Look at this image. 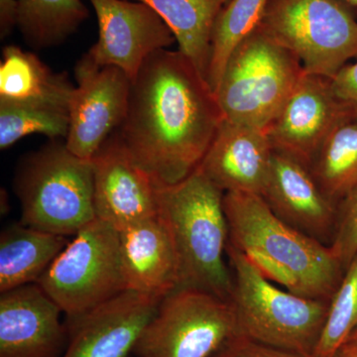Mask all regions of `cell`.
I'll return each mask as SVG.
<instances>
[{
	"label": "cell",
	"instance_id": "obj_1",
	"mask_svg": "<svg viewBox=\"0 0 357 357\" xmlns=\"http://www.w3.org/2000/svg\"><path fill=\"white\" fill-rule=\"evenodd\" d=\"M223 117L208 81L180 51L154 52L131 84L116 132L158 185H174L201 165Z\"/></svg>",
	"mask_w": 357,
	"mask_h": 357
},
{
	"label": "cell",
	"instance_id": "obj_2",
	"mask_svg": "<svg viewBox=\"0 0 357 357\" xmlns=\"http://www.w3.org/2000/svg\"><path fill=\"white\" fill-rule=\"evenodd\" d=\"M223 206L230 245L268 279L304 297L332 299L345 269L331 245L283 222L259 195L225 192Z\"/></svg>",
	"mask_w": 357,
	"mask_h": 357
},
{
	"label": "cell",
	"instance_id": "obj_3",
	"mask_svg": "<svg viewBox=\"0 0 357 357\" xmlns=\"http://www.w3.org/2000/svg\"><path fill=\"white\" fill-rule=\"evenodd\" d=\"M225 192L199 169L174 185H158L159 215L177 252V288L206 291L229 300L232 273L225 263L229 229Z\"/></svg>",
	"mask_w": 357,
	"mask_h": 357
},
{
	"label": "cell",
	"instance_id": "obj_4",
	"mask_svg": "<svg viewBox=\"0 0 357 357\" xmlns=\"http://www.w3.org/2000/svg\"><path fill=\"white\" fill-rule=\"evenodd\" d=\"M227 253L232 273L229 301L241 335L312 357L330 301L304 297L277 285L229 243Z\"/></svg>",
	"mask_w": 357,
	"mask_h": 357
},
{
	"label": "cell",
	"instance_id": "obj_5",
	"mask_svg": "<svg viewBox=\"0 0 357 357\" xmlns=\"http://www.w3.org/2000/svg\"><path fill=\"white\" fill-rule=\"evenodd\" d=\"M52 140L21 161L14 187L21 223L58 236H75L96 218L93 164L65 142Z\"/></svg>",
	"mask_w": 357,
	"mask_h": 357
},
{
	"label": "cell",
	"instance_id": "obj_6",
	"mask_svg": "<svg viewBox=\"0 0 357 357\" xmlns=\"http://www.w3.org/2000/svg\"><path fill=\"white\" fill-rule=\"evenodd\" d=\"M305 70L291 52L259 29L236 47L215 91L225 121L265 129Z\"/></svg>",
	"mask_w": 357,
	"mask_h": 357
},
{
	"label": "cell",
	"instance_id": "obj_7",
	"mask_svg": "<svg viewBox=\"0 0 357 357\" xmlns=\"http://www.w3.org/2000/svg\"><path fill=\"white\" fill-rule=\"evenodd\" d=\"M258 28L307 74L333 79L357 59V20L342 0H269Z\"/></svg>",
	"mask_w": 357,
	"mask_h": 357
},
{
	"label": "cell",
	"instance_id": "obj_8",
	"mask_svg": "<svg viewBox=\"0 0 357 357\" xmlns=\"http://www.w3.org/2000/svg\"><path fill=\"white\" fill-rule=\"evenodd\" d=\"M37 284L69 321L124 292L119 230L96 218L75 234Z\"/></svg>",
	"mask_w": 357,
	"mask_h": 357
},
{
	"label": "cell",
	"instance_id": "obj_9",
	"mask_svg": "<svg viewBox=\"0 0 357 357\" xmlns=\"http://www.w3.org/2000/svg\"><path fill=\"white\" fill-rule=\"evenodd\" d=\"M241 335L229 300L176 288L160 302L136 344L137 357H213Z\"/></svg>",
	"mask_w": 357,
	"mask_h": 357
},
{
	"label": "cell",
	"instance_id": "obj_10",
	"mask_svg": "<svg viewBox=\"0 0 357 357\" xmlns=\"http://www.w3.org/2000/svg\"><path fill=\"white\" fill-rule=\"evenodd\" d=\"M75 77L65 144L79 158L91 161L123 123L132 82L124 70L96 65L86 54L77 63Z\"/></svg>",
	"mask_w": 357,
	"mask_h": 357
},
{
	"label": "cell",
	"instance_id": "obj_11",
	"mask_svg": "<svg viewBox=\"0 0 357 357\" xmlns=\"http://www.w3.org/2000/svg\"><path fill=\"white\" fill-rule=\"evenodd\" d=\"M98 22V39L86 55L98 66H114L131 82L154 52L176 42L154 9L134 0H89Z\"/></svg>",
	"mask_w": 357,
	"mask_h": 357
},
{
	"label": "cell",
	"instance_id": "obj_12",
	"mask_svg": "<svg viewBox=\"0 0 357 357\" xmlns=\"http://www.w3.org/2000/svg\"><path fill=\"white\" fill-rule=\"evenodd\" d=\"M354 117L356 112L335 95L331 79L305 72L265 133L274 150L310 165L333 129Z\"/></svg>",
	"mask_w": 357,
	"mask_h": 357
},
{
	"label": "cell",
	"instance_id": "obj_13",
	"mask_svg": "<svg viewBox=\"0 0 357 357\" xmlns=\"http://www.w3.org/2000/svg\"><path fill=\"white\" fill-rule=\"evenodd\" d=\"M91 161L96 218L121 230L158 215V184L133 159L116 131Z\"/></svg>",
	"mask_w": 357,
	"mask_h": 357
},
{
	"label": "cell",
	"instance_id": "obj_14",
	"mask_svg": "<svg viewBox=\"0 0 357 357\" xmlns=\"http://www.w3.org/2000/svg\"><path fill=\"white\" fill-rule=\"evenodd\" d=\"M163 298L126 290L70 321L63 357L130 356Z\"/></svg>",
	"mask_w": 357,
	"mask_h": 357
},
{
	"label": "cell",
	"instance_id": "obj_15",
	"mask_svg": "<svg viewBox=\"0 0 357 357\" xmlns=\"http://www.w3.org/2000/svg\"><path fill=\"white\" fill-rule=\"evenodd\" d=\"M261 197L283 222L331 245L337 225V204L326 196L305 162L274 150Z\"/></svg>",
	"mask_w": 357,
	"mask_h": 357
},
{
	"label": "cell",
	"instance_id": "obj_16",
	"mask_svg": "<svg viewBox=\"0 0 357 357\" xmlns=\"http://www.w3.org/2000/svg\"><path fill=\"white\" fill-rule=\"evenodd\" d=\"M62 312L37 283L1 293L0 357L60 356L69 333Z\"/></svg>",
	"mask_w": 357,
	"mask_h": 357
},
{
	"label": "cell",
	"instance_id": "obj_17",
	"mask_svg": "<svg viewBox=\"0 0 357 357\" xmlns=\"http://www.w3.org/2000/svg\"><path fill=\"white\" fill-rule=\"evenodd\" d=\"M273 152L265 131L223 119L198 169L225 194L261 196Z\"/></svg>",
	"mask_w": 357,
	"mask_h": 357
},
{
	"label": "cell",
	"instance_id": "obj_18",
	"mask_svg": "<svg viewBox=\"0 0 357 357\" xmlns=\"http://www.w3.org/2000/svg\"><path fill=\"white\" fill-rule=\"evenodd\" d=\"M126 290L165 297L178 287L177 252L161 215L119 230Z\"/></svg>",
	"mask_w": 357,
	"mask_h": 357
},
{
	"label": "cell",
	"instance_id": "obj_19",
	"mask_svg": "<svg viewBox=\"0 0 357 357\" xmlns=\"http://www.w3.org/2000/svg\"><path fill=\"white\" fill-rule=\"evenodd\" d=\"M75 86L66 73H54L36 54L6 46L0 63V102L69 109Z\"/></svg>",
	"mask_w": 357,
	"mask_h": 357
},
{
	"label": "cell",
	"instance_id": "obj_20",
	"mask_svg": "<svg viewBox=\"0 0 357 357\" xmlns=\"http://www.w3.org/2000/svg\"><path fill=\"white\" fill-rule=\"evenodd\" d=\"M68 243L21 222L9 225L0 236V292L37 283Z\"/></svg>",
	"mask_w": 357,
	"mask_h": 357
},
{
	"label": "cell",
	"instance_id": "obj_21",
	"mask_svg": "<svg viewBox=\"0 0 357 357\" xmlns=\"http://www.w3.org/2000/svg\"><path fill=\"white\" fill-rule=\"evenodd\" d=\"M154 9L170 27L178 50L208 81L211 37L218 15L229 0H134Z\"/></svg>",
	"mask_w": 357,
	"mask_h": 357
},
{
	"label": "cell",
	"instance_id": "obj_22",
	"mask_svg": "<svg viewBox=\"0 0 357 357\" xmlns=\"http://www.w3.org/2000/svg\"><path fill=\"white\" fill-rule=\"evenodd\" d=\"M309 166L321 189L335 204L357 189V117L333 129Z\"/></svg>",
	"mask_w": 357,
	"mask_h": 357
},
{
	"label": "cell",
	"instance_id": "obj_23",
	"mask_svg": "<svg viewBox=\"0 0 357 357\" xmlns=\"http://www.w3.org/2000/svg\"><path fill=\"white\" fill-rule=\"evenodd\" d=\"M18 28L36 50L62 44L88 20L82 0H18Z\"/></svg>",
	"mask_w": 357,
	"mask_h": 357
},
{
	"label": "cell",
	"instance_id": "obj_24",
	"mask_svg": "<svg viewBox=\"0 0 357 357\" xmlns=\"http://www.w3.org/2000/svg\"><path fill=\"white\" fill-rule=\"evenodd\" d=\"M269 0H229L218 15L211 37L208 82L215 93L232 52L261 22Z\"/></svg>",
	"mask_w": 357,
	"mask_h": 357
},
{
	"label": "cell",
	"instance_id": "obj_25",
	"mask_svg": "<svg viewBox=\"0 0 357 357\" xmlns=\"http://www.w3.org/2000/svg\"><path fill=\"white\" fill-rule=\"evenodd\" d=\"M69 123L67 109L0 102V148L6 149L31 134L66 139Z\"/></svg>",
	"mask_w": 357,
	"mask_h": 357
},
{
	"label": "cell",
	"instance_id": "obj_26",
	"mask_svg": "<svg viewBox=\"0 0 357 357\" xmlns=\"http://www.w3.org/2000/svg\"><path fill=\"white\" fill-rule=\"evenodd\" d=\"M357 330V252L330 300L328 317L312 357H333Z\"/></svg>",
	"mask_w": 357,
	"mask_h": 357
},
{
	"label": "cell",
	"instance_id": "obj_27",
	"mask_svg": "<svg viewBox=\"0 0 357 357\" xmlns=\"http://www.w3.org/2000/svg\"><path fill=\"white\" fill-rule=\"evenodd\" d=\"M331 248L347 269L357 252V189L337 204V225Z\"/></svg>",
	"mask_w": 357,
	"mask_h": 357
},
{
	"label": "cell",
	"instance_id": "obj_28",
	"mask_svg": "<svg viewBox=\"0 0 357 357\" xmlns=\"http://www.w3.org/2000/svg\"><path fill=\"white\" fill-rule=\"evenodd\" d=\"M213 357H311L299 352L278 349L270 345L260 344L239 335L230 340Z\"/></svg>",
	"mask_w": 357,
	"mask_h": 357
},
{
	"label": "cell",
	"instance_id": "obj_29",
	"mask_svg": "<svg viewBox=\"0 0 357 357\" xmlns=\"http://www.w3.org/2000/svg\"><path fill=\"white\" fill-rule=\"evenodd\" d=\"M331 82L335 95L351 105L357 116V60L345 65Z\"/></svg>",
	"mask_w": 357,
	"mask_h": 357
},
{
	"label": "cell",
	"instance_id": "obj_30",
	"mask_svg": "<svg viewBox=\"0 0 357 357\" xmlns=\"http://www.w3.org/2000/svg\"><path fill=\"white\" fill-rule=\"evenodd\" d=\"M20 20L18 0H0V38L10 35Z\"/></svg>",
	"mask_w": 357,
	"mask_h": 357
},
{
	"label": "cell",
	"instance_id": "obj_31",
	"mask_svg": "<svg viewBox=\"0 0 357 357\" xmlns=\"http://www.w3.org/2000/svg\"><path fill=\"white\" fill-rule=\"evenodd\" d=\"M333 357H357V347L351 344H344Z\"/></svg>",
	"mask_w": 357,
	"mask_h": 357
},
{
	"label": "cell",
	"instance_id": "obj_32",
	"mask_svg": "<svg viewBox=\"0 0 357 357\" xmlns=\"http://www.w3.org/2000/svg\"><path fill=\"white\" fill-rule=\"evenodd\" d=\"M345 344H351L357 347V330L354 331V332L351 333V337H349Z\"/></svg>",
	"mask_w": 357,
	"mask_h": 357
},
{
	"label": "cell",
	"instance_id": "obj_33",
	"mask_svg": "<svg viewBox=\"0 0 357 357\" xmlns=\"http://www.w3.org/2000/svg\"><path fill=\"white\" fill-rule=\"evenodd\" d=\"M342 1H344L345 3L352 7H357V0H342Z\"/></svg>",
	"mask_w": 357,
	"mask_h": 357
}]
</instances>
